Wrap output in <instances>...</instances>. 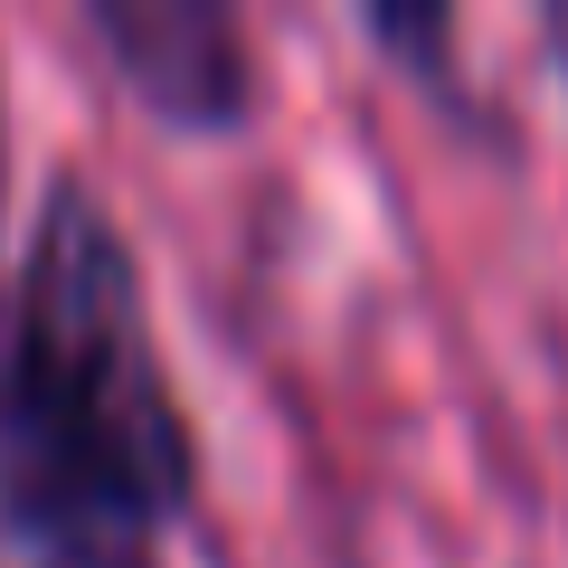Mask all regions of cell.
Here are the masks:
<instances>
[{
	"label": "cell",
	"mask_w": 568,
	"mask_h": 568,
	"mask_svg": "<svg viewBox=\"0 0 568 568\" xmlns=\"http://www.w3.org/2000/svg\"><path fill=\"white\" fill-rule=\"evenodd\" d=\"M200 493L171 361L114 209L58 181L0 332V530L29 568L152 559Z\"/></svg>",
	"instance_id": "cell-1"
},
{
	"label": "cell",
	"mask_w": 568,
	"mask_h": 568,
	"mask_svg": "<svg viewBox=\"0 0 568 568\" xmlns=\"http://www.w3.org/2000/svg\"><path fill=\"white\" fill-rule=\"evenodd\" d=\"M85 39L104 48L123 95L171 133H237L256 114V48L219 0H95Z\"/></svg>",
	"instance_id": "cell-2"
},
{
	"label": "cell",
	"mask_w": 568,
	"mask_h": 568,
	"mask_svg": "<svg viewBox=\"0 0 568 568\" xmlns=\"http://www.w3.org/2000/svg\"><path fill=\"white\" fill-rule=\"evenodd\" d=\"M549 48H559V77H568V10H549Z\"/></svg>",
	"instance_id": "cell-3"
},
{
	"label": "cell",
	"mask_w": 568,
	"mask_h": 568,
	"mask_svg": "<svg viewBox=\"0 0 568 568\" xmlns=\"http://www.w3.org/2000/svg\"><path fill=\"white\" fill-rule=\"evenodd\" d=\"M77 568H152V559H77Z\"/></svg>",
	"instance_id": "cell-4"
}]
</instances>
